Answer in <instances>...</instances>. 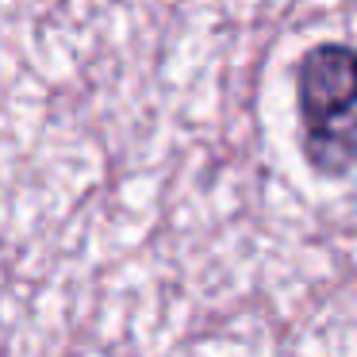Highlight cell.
<instances>
[{
    "mask_svg": "<svg viewBox=\"0 0 357 357\" xmlns=\"http://www.w3.org/2000/svg\"><path fill=\"white\" fill-rule=\"evenodd\" d=\"M300 116L307 131L334 127L357 108V50L346 43H323L300 62Z\"/></svg>",
    "mask_w": 357,
    "mask_h": 357,
    "instance_id": "cell-1",
    "label": "cell"
}]
</instances>
